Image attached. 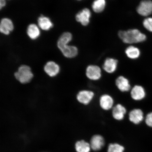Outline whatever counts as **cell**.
Instances as JSON below:
<instances>
[{"label": "cell", "instance_id": "1", "mask_svg": "<svg viewBox=\"0 0 152 152\" xmlns=\"http://www.w3.org/2000/svg\"><path fill=\"white\" fill-rule=\"evenodd\" d=\"M119 37L124 42L132 44L143 42L147 39L145 34L137 29H129L127 31H120Z\"/></svg>", "mask_w": 152, "mask_h": 152}, {"label": "cell", "instance_id": "2", "mask_svg": "<svg viewBox=\"0 0 152 152\" xmlns=\"http://www.w3.org/2000/svg\"><path fill=\"white\" fill-rule=\"evenodd\" d=\"M14 75L15 79L22 85L31 83L34 76L31 67L26 64H22L19 66Z\"/></svg>", "mask_w": 152, "mask_h": 152}, {"label": "cell", "instance_id": "3", "mask_svg": "<svg viewBox=\"0 0 152 152\" xmlns=\"http://www.w3.org/2000/svg\"><path fill=\"white\" fill-rule=\"evenodd\" d=\"M43 71L49 77L54 78L60 74L61 68L59 65L56 62L49 61L44 66Z\"/></svg>", "mask_w": 152, "mask_h": 152}, {"label": "cell", "instance_id": "4", "mask_svg": "<svg viewBox=\"0 0 152 152\" xmlns=\"http://www.w3.org/2000/svg\"><path fill=\"white\" fill-rule=\"evenodd\" d=\"M94 93L92 91L82 90L79 91L76 96V99L79 103L83 105H88L92 101Z\"/></svg>", "mask_w": 152, "mask_h": 152}, {"label": "cell", "instance_id": "5", "mask_svg": "<svg viewBox=\"0 0 152 152\" xmlns=\"http://www.w3.org/2000/svg\"><path fill=\"white\" fill-rule=\"evenodd\" d=\"M86 75L90 80L97 81L99 80L102 77V70L98 66L89 65L87 66L86 70Z\"/></svg>", "mask_w": 152, "mask_h": 152}, {"label": "cell", "instance_id": "6", "mask_svg": "<svg viewBox=\"0 0 152 152\" xmlns=\"http://www.w3.org/2000/svg\"><path fill=\"white\" fill-rule=\"evenodd\" d=\"M137 11L142 16H149L152 14V1L151 0L142 1L137 8Z\"/></svg>", "mask_w": 152, "mask_h": 152}, {"label": "cell", "instance_id": "7", "mask_svg": "<svg viewBox=\"0 0 152 152\" xmlns=\"http://www.w3.org/2000/svg\"><path fill=\"white\" fill-rule=\"evenodd\" d=\"M91 13L90 10L85 8L76 15V20L83 26L88 25L90 23Z\"/></svg>", "mask_w": 152, "mask_h": 152}, {"label": "cell", "instance_id": "8", "mask_svg": "<svg viewBox=\"0 0 152 152\" xmlns=\"http://www.w3.org/2000/svg\"><path fill=\"white\" fill-rule=\"evenodd\" d=\"M99 102L101 108L105 111H108L113 107V99L109 94H104L102 95L100 98Z\"/></svg>", "mask_w": 152, "mask_h": 152}, {"label": "cell", "instance_id": "9", "mask_svg": "<svg viewBox=\"0 0 152 152\" xmlns=\"http://www.w3.org/2000/svg\"><path fill=\"white\" fill-rule=\"evenodd\" d=\"M115 85L121 92H127L131 90L130 81L124 76H120L117 78L115 80Z\"/></svg>", "mask_w": 152, "mask_h": 152}, {"label": "cell", "instance_id": "10", "mask_svg": "<svg viewBox=\"0 0 152 152\" xmlns=\"http://www.w3.org/2000/svg\"><path fill=\"white\" fill-rule=\"evenodd\" d=\"M130 95L133 100L140 101L145 97L146 92L143 87L141 86L136 85L131 89Z\"/></svg>", "mask_w": 152, "mask_h": 152}, {"label": "cell", "instance_id": "11", "mask_svg": "<svg viewBox=\"0 0 152 152\" xmlns=\"http://www.w3.org/2000/svg\"><path fill=\"white\" fill-rule=\"evenodd\" d=\"M129 118L131 122L134 124H139L144 119L143 112L139 109H133L129 113Z\"/></svg>", "mask_w": 152, "mask_h": 152}, {"label": "cell", "instance_id": "12", "mask_svg": "<svg viewBox=\"0 0 152 152\" xmlns=\"http://www.w3.org/2000/svg\"><path fill=\"white\" fill-rule=\"evenodd\" d=\"M126 113V108L121 104H117L113 108L112 115L113 118L116 120H122L124 118Z\"/></svg>", "mask_w": 152, "mask_h": 152}, {"label": "cell", "instance_id": "13", "mask_svg": "<svg viewBox=\"0 0 152 152\" xmlns=\"http://www.w3.org/2000/svg\"><path fill=\"white\" fill-rule=\"evenodd\" d=\"M90 144L91 149L94 151H99L104 145V138L100 135H95L91 138Z\"/></svg>", "mask_w": 152, "mask_h": 152}, {"label": "cell", "instance_id": "14", "mask_svg": "<svg viewBox=\"0 0 152 152\" xmlns=\"http://www.w3.org/2000/svg\"><path fill=\"white\" fill-rule=\"evenodd\" d=\"M14 29V25L12 21L8 18H3L1 20L0 31L5 35H8Z\"/></svg>", "mask_w": 152, "mask_h": 152}, {"label": "cell", "instance_id": "15", "mask_svg": "<svg viewBox=\"0 0 152 152\" xmlns=\"http://www.w3.org/2000/svg\"><path fill=\"white\" fill-rule=\"evenodd\" d=\"M118 61L115 59L107 58L104 61L103 68L106 73L112 74L115 72L117 69Z\"/></svg>", "mask_w": 152, "mask_h": 152}, {"label": "cell", "instance_id": "16", "mask_svg": "<svg viewBox=\"0 0 152 152\" xmlns=\"http://www.w3.org/2000/svg\"><path fill=\"white\" fill-rule=\"evenodd\" d=\"M60 51L64 56L68 58H75L78 53L77 48L73 45H66Z\"/></svg>", "mask_w": 152, "mask_h": 152}, {"label": "cell", "instance_id": "17", "mask_svg": "<svg viewBox=\"0 0 152 152\" xmlns=\"http://www.w3.org/2000/svg\"><path fill=\"white\" fill-rule=\"evenodd\" d=\"M38 23L39 27L45 31H48L53 26V23L50 19L43 15L38 18Z\"/></svg>", "mask_w": 152, "mask_h": 152}, {"label": "cell", "instance_id": "18", "mask_svg": "<svg viewBox=\"0 0 152 152\" xmlns=\"http://www.w3.org/2000/svg\"><path fill=\"white\" fill-rule=\"evenodd\" d=\"M72 39V34L69 32H65L60 36L57 43L58 48L61 50L68 45Z\"/></svg>", "mask_w": 152, "mask_h": 152}, {"label": "cell", "instance_id": "19", "mask_svg": "<svg viewBox=\"0 0 152 152\" xmlns=\"http://www.w3.org/2000/svg\"><path fill=\"white\" fill-rule=\"evenodd\" d=\"M27 34L30 39L33 40L37 39L40 35V31L39 26L35 24H30L27 28Z\"/></svg>", "mask_w": 152, "mask_h": 152}, {"label": "cell", "instance_id": "20", "mask_svg": "<svg viewBox=\"0 0 152 152\" xmlns=\"http://www.w3.org/2000/svg\"><path fill=\"white\" fill-rule=\"evenodd\" d=\"M125 54L129 58L136 59L140 57V52L137 48L133 46H129L125 50Z\"/></svg>", "mask_w": 152, "mask_h": 152}, {"label": "cell", "instance_id": "21", "mask_svg": "<svg viewBox=\"0 0 152 152\" xmlns=\"http://www.w3.org/2000/svg\"><path fill=\"white\" fill-rule=\"evenodd\" d=\"M75 149L77 152H90L91 148L90 144L81 140L76 142Z\"/></svg>", "mask_w": 152, "mask_h": 152}, {"label": "cell", "instance_id": "22", "mask_svg": "<svg viewBox=\"0 0 152 152\" xmlns=\"http://www.w3.org/2000/svg\"><path fill=\"white\" fill-rule=\"evenodd\" d=\"M106 4L105 0H95L92 5L93 10L96 13L102 12L105 8Z\"/></svg>", "mask_w": 152, "mask_h": 152}, {"label": "cell", "instance_id": "23", "mask_svg": "<svg viewBox=\"0 0 152 152\" xmlns=\"http://www.w3.org/2000/svg\"><path fill=\"white\" fill-rule=\"evenodd\" d=\"M124 148L118 143L110 144L108 146L107 152H124Z\"/></svg>", "mask_w": 152, "mask_h": 152}, {"label": "cell", "instance_id": "24", "mask_svg": "<svg viewBox=\"0 0 152 152\" xmlns=\"http://www.w3.org/2000/svg\"><path fill=\"white\" fill-rule=\"evenodd\" d=\"M143 25L148 31L152 32V18H147L144 19Z\"/></svg>", "mask_w": 152, "mask_h": 152}, {"label": "cell", "instance_id": "25", "mask_svg": "<svg viewBox=\"0 0 152 152\" xmlns=\"http://www.w3.org/2000/svg\"><path fill=\"white\" fill-rule=\"evenodd\" d=\"M145 122L148 126L152 128V113H148L146 116Z\"/></svg>", "mask_w": 152, "mask_h": 152}, {"label": "cell", "instance_id": "26", "mask_svg": "<svg viewBox=\"0 0 152 152\" xmlns=\"http://www.w3.org/2000/svg\"><path fill=\"white\" fill-rule=\"evenodd\" d=\"M0 3H1V9L5 6L6 5V2L5 0H0Z\"/></svg>", "mask_w": 152, "mask_h": 152}, {"label": "cell", "instance_id": "27", "mask_svg": "<svg viewBox=\"0 0 152 152\" xmlns=\"http://www.w3.org/2000/svg\"><path fill=\"white\" fill-rule=\"evenodd\" d=\"M77 1H80V0H77Z\"/></svg>", "mask_w": 152, "mask_h": 152}]
</instances>
